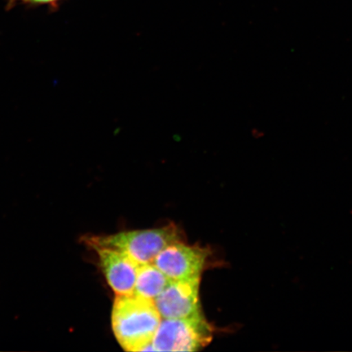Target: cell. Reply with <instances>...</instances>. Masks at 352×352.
<instances>
[{"instance_id": "obj_1", "label": "cell", "mask_w": 352, "mask_h": 352, "mask_svg": "<svg viewBox=\"0 0 352 352\" xmlns=\"http://www.w3.org/2000/svg\"><path fill=\"white\" fill-rule=\"evenodd\" d=\"M162 319L154 301L135 294L114 298L112 329L126 351H154L152 342Z\"/></svg>"}, {"instance_id": "obj_9", "label": "cell", "mask_w": 352, "mask_h": 352, "mask_svg": "<svg viewBox=\"0 0 352 352\" xmlns=\"http://www.w3.org/2000/svg\"><path fill=\"white\" fill-rule=\"evenodd\" d=\"M16 2H19V0H8V8H12L15 6Z\"/></svg>"}, {"instance_id": "obj_8", "label": "cell", "mask_w": 352, "mask_h": 352, "mask_svg": "<svg viewBox=\"0 0 352 352\" xmlns=\"http://www.w3.org/2000/svg\"><path fill=\"white\" fill-rule=\"evenodd\" d=\"M19 1L33 4V6H38V4H51V6H54L59 0H19Z\"/></svg>"}, {"instance_id": "obj_2", "label": "cell", "mask_w": 352, "mask_h": 352, "mask_svg": "<svg viewBox=\"0 0 352 352\" xmlns=\"http://www.w3.org/2000/svg\"><path fill=\"white\" fill-rule=\"evenodd\" d=\"M182 232L174 223L153 230L123 231L111 235L85 236L82 241L109 246L129 255L139 265L153 263L162 250L182 241Z\"/></svg>"}, {"instance_id": "obj_3", "label": "cell", "mask_w": 352, "mask_h": 352, "mask_svg": "<svg viewBox=\"0 0 352 352\" xmlns=\"http://www.w3.org/2000/svg\"><path fill=\"white\" fill-rule=\"evenodd\" d=\"M213 328L204 314L183 319L162 318L153 340L154 351H197L212 340Z\"/></svg>"}, {"instance_id": "obj_7", "label": "cell", "mask_w": 352, "mask_h": 352, "mask_svg": "<svg viewBox=\"0 0 352 352\" xmlns=\"http://www.w3.org/2000/svg\"><path fill=\"white\" fill-rule=\"evenodd\" d=\"M170 281L153 263L142 264L138 267L134 294L154 301Z\"/></svg>"}, {"instance_id": "obj_5", "label": "cell", "mask_w": 352, "mask_h": 352, "mask_svg": "<svg viewBox=\"0 0 352 352\" xmlns=\"http://www.w3.org/2000/svg\"><path fill=\"white\" fill-rule=\"evenodd\" d=\"M82 242L98 255L99 267L116 296L133 294L139 264L120 250L94 242Z\"/></svg>"}, {"instance_id": "obj_4", "label": "cell", "mask_w": 352, "mask_h": 352, "mask_svg": "<svg viewBox=\"0 0 352 352\" xmlns=\"http://www.w3.org/2000/svg\"><path fill=\"white\" fill-rule=\"evenodd\" d=\"M210 255L208 248L178 241L162 250L153 263L170 280L201 278Z\"/></svg>"}, {"instance_id": "obj_6", "label": "cell", "mask_w": 352, "mask_h": 352, "mask_svg": "<svg viewBox=\"0 0 352 352\" xmlns=\"http://www.w3.org/2000/svg\"><path fill=\"white\" fill-rule=\"evenodd\" d=\"M201 278L171 280L154 299L162 318L183 319L204 314L200 302Z\"/></svg>"}]
</instances>
